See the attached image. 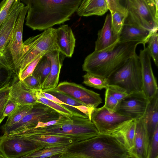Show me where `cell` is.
I'll return each mask as SVG.
<instances>
[{"label": "cell", "mask_w": 158, "mask_h": 158, "mask_svg": "<svg viewBox=\"0 0 158 158\" xmlns=\"http://www.w3.org/2000/svg\"><path fill=\"white\" fill-rule=\"evenodd\" d=\"M62 115L42 103L33 105L31 112L20 121L3 132L4 134L16 133L34 128L38 123L46 122L58 119Z\"/></svg>", "instance_id": "9c48e42d"}, {"label": "cell", "mask_w": 158, "mask_h": 158, "mask_svg": "<svg viewBox=\"0 0 158 158\" xmlns=\"http://www.w3.org/2000/svg\"><path fill=\"white\" fill-rule=\"evenodd\" d=\"M19 105L15 102L9 98L4 109V116L5 117H9L14 112Z\"/></svg>", "instance_id": "b9f144b4"}, {"label": "cell", "mask_w": 158, "mask_h": 158, "mask_svg": "<svg viewBox=\"0 0 158 158\" xmlns=\"http://www.w3.org/2000/svg\"><path fill=\"white\" fill-rule=\"evenodd\" d=\"M25 6L20 11L11 37L2 54L10 68L18 75L23 56V31L25 18L28 10Z\"/></svg>", "instance_id": "ba28073f"}, {"label": "cell", "mask_w": 158, "mask_h": 158, "mask_svg": "<svg viewBox=\"0 0 158 158\" xmlns=\"http://www.w3.org/2000/svg\"><path fill=\"white\" fill-rule=\"evenodd\" d=\"M108 8L110 13L112 30L119 36L127 14L123 0H106Z\"/></svg>", "instance_id": "44dd1931"}, {"label": "cell", "mask_w": 158, "mask_h": 158, "mask_svg": "<svg viewBox=\"0 0 158 158\" xmlns=\"http://www.w3.org/2000/svg\"><path fill=\"white\" fill-rule=\"evenodd\" d=\"M30 134H50L64 135L72 138L73 143L80 142L92 138L100 133L89 118L73 116L65 122L44 127L28 130Z\"/></svg>", "instance_id": "277c9868"}, {"label": "cell", "mask_w": 158, "mask_h": 158, "mask_svg": "<svg viewBox=\"0 0 158 158\" xmlns=\"http://www.w3.org/2000/svg\"><path fill=\"white\" fill-rule=\"evenodd\" d=\"M59 158H90L81 153L67 151L61 154Z\"/></svg>", "instance_id": "7bdbcfd3"}, {"label": "cell", "mask_w": 158, "mask_h": 158, "mask_svg": "<svg viewBox=\"0 0 158 158\" xmlns=\"http://www.w3.org/2000/svg\"><path fill=\"white\" fill-rule=\"evenodd\" d=\"M67 151L83 154L90 158H127L130 152L114 135L99 134L80 142L73 143Z\"/></svg>", "instance_id": "3957f363"}, {"label": "cell", "mask_w": 158, "mask_h": 158, "mask_svg": "<svg viewBox=\"0 0 158 158\" xmlns=\"http://www.w3.org/2000/svg\"><path fill=\"white\" fill-rule=\"evenodd\" d=\"M148 158H158V127L154 132L150 144Z\"/></svg>", "instance_id": "ab89813d"}, {"label": "cell", "mask_w": 158, "mask_h": 158, "mask_svg": "<svg viewBox=\"0 0 158 158\" xmlns=\"http://www.w3.org/2000/svg\"><path fill=\"white\" fill-rule=\"evenodd\" d=\"M149 102L143 93L131 94L120 102L117 111L137 120L143 117Z\"/></svg>", "instance_id": "5bb4252c"}, {"label": "cell", "mask_w": 158, "mask_h": 158, "mask_svg": "<svg viewBox=\"0 0 158 158\" xmlns=\"http://www.w3.org/2000/svg\"><path fill=\"white\" fill-rule=\"evenodd\" d=\"M61 154H58L57 155L52 156L48 158H59L61 156Z\"/></svg>", "instance_id": "f6af8a7d"}, {"label": "cell", "mask_w": 158, "mask_h": 158, "mask_svg": "<svg viewBox=\"0 0 158 158\" xmlns=\"http://www.w3.org/2000/svg\"><path fill=\"white\" fill-rule=\"evenodd\" d=\"M36 90L28 88L19 80L11 86L10 98L19 105H34L39 102L36 97Z\"/></svg>", "instance_id": "ffe728a7"}, {"label": "cell", "mask_w": 158, "mask_h": 158, "mask_svg": "<svg viewBox=\"0 0 158 158\" xmlns=\"http://www.w3.org/2000/svg\"><path fill=\"white\" fill-rule=\"evenodd\" d=\"M154 31L124 24L119 36V40L121 43L139 42L144 46Z\"/></svg>", "instance_id": "603a6c76"}, {"label": "cell", "mask_w": 158, "mask_h": 158, "mask_svg": "<svg viewBox=\"0 0 158 158\" xmlns=\"http://www.w3.org/2000/svg\"><path fill=\"white\" fill-rule=\"evenodd\" d=\"M59 50L56 42V29L44 30L23 42V56L18 77L27 66L39 56Z\"/></svg>", "instance_id": "52a82bcc"}, {"label": "cell", "mask_w": 158, "mask_h": 158, "mask_svg": "<svg viewBox=\"0 0 158 158\" xmlns=\"http://www.w3.org/2000/svg\"><path fill=\"white\" fill-rule=\"evenodd\" d=\"M127 158H135L130 156H129Z\"/></svg>", "instance_id": "c3c4849f"}, {"label": "cell", "mask_w": 158, "mask_h": 158, "mask_svg": "<svg viewBox=\"0 0 158 158\" xmlns=\"http://www.w3.org/2000/svg\"><path fill=\"white\" fill-rule=\"evenodd\" d=\"M123 2L127 10L124 24L157 31V0H125Z\"/></svg>", "instance_id": "5b68a950"}, {"label": "cell", "mask_w": 158, "mask_h": 158, "mask_svg": "<svg viewBox=\"0 0 158 158\" xmlns=\"http://www.w3.org/2000/svg\"><path fill=\"white\" fill-rule=\"evenodd\" d=\"M136 121L132 120L123 124L110 135L116 137L130 152L134 145Z\"/></svg>", "instance_id": "4316f807"}, {"label": "cell", "mask_w": 158, "mask_h": 158, "mask_svg": "<svg viewBox=\"0 0 158 158\" xmlns=\"http://www.w3.org/2000/svg\"><path fill=\"white\" fill-rule=\"evenodd\" d=\"M83 83L88 86L99 90L106 89L109 85L107 78L88 73L83 76Z\"/></svg>", "instance_id": "f546056e"}, {"label": "cell", "mask_w": 158, "mask_h": 158, "mask_svg": "<svg viewBox=\"0 0 158 158\" xmlns=\"http://www.w3.org/2000/svg\"><path fill=\"white\" fill-rule=\"evenodd\" d=\"M36 91V97L39 102L42 103L53 109L60 114L65 116L71 117L73 113L62 105L50 101L44 97L40 93V91Z\"/></svg>", "instance_id": "4dcf8cb0"}, {"label": "cell", "mask_w": 158, "mask_h": 158, "mask_svg": "<svg viewBox=\"0 0 158 158\" xmlns=\"http://www.w3.org/2000/svg\"><path fill=\"white\" fill-rule=\"evenodd\" d=\"M108 10L106 0H82L77 11L81 17L102 16Z\"/></svg>", "instance_id": "484cf974"}, {"label": "cell", "mask_w": 158, "mask_h": 158, "mask_svg": "<svg viewBox=\"0 0 158 158\" xmlns=\"http://www.w3.org/2000/svg\"><path fill=\"white\" fill-rule=\"evenodd\" d=\"M143 47L139 56L141 65L143 92L149 101L158 92V87L152 67L151 57L147 48Z\"/></svg>", "instance_id": "4fadbf2b"}, {"label": "cell", "mask_w": 158, "mask_h": 158, "mask_svg": "<svg viewBox=\"0 0 158 158\" xmlns=\"http://www.w3.org/2000/svg\"><path fill=\"white\" fill-rule=\"evenodd\" d=\"M107 89L110 94L119 102L131 94H129L125 89L116 85H109Z\"/></svg>", "instance_id": "8d00e7d4"}, {"label": "cell", "mask_w": 158, "mask_h": 158, "mask_svg": "<svg viewBox=\"0 0 158 158\" xmlns=\"http://www.w3.org/2000/svg\"><path fill=\"white\" fill-rule=\"evenodd\" d=\"M51 66L49 58L45 55L38 63L32 73V75L38 80L42 87L50 74Z\"/></svg>", "instance_id": "83f0119b"}, {"label": "cell", "mask_w": 158, "mask_h": 158, "mask_svg": "<svg viewBox=\"0 0 158 158\" xmlns=\"http://www.w3.org/2000/svg\"><path fill=\"white\" fill-rule=\"evenodd\" d=\"M10 85H8L0 89V125L5 117L3 115V112L10 98Z\"/></svg>", "instance_id": "e575fe53"}, {"label": "cell", "mask_w": 158, "mask_h": 158, "mask_svg": "<svg viewBox=\"0 0 158 158\" xmlns=\"http://www.w3.org/2000/svg\"><path fill=\"white\" fill-rule=\"evenodd\" d=\"M25 6L19 0H15L9 13L0 28V53L2 54L11 37L19 15Z\"/></svg>", "instance_id": "e0dca14e"}, {"label": "cell", "mask_w": 158, "mask_h": 158, "mask_svg": "<svg viewBox=\"0 0 158 158\" xmlns=\"http://www.w3.org/2000/svg\"><path fill=\"white\" fill-rule=\"evenodd\" d=\"M29 89L36 91L42 90V86L38 80L32 75L22 81Z\"/></svg>", "instance_id": "60d3db41"}, {"label": "cell", "mask_w": 158, "mask_h": 158, "mask_svg": "<svg viewBox=\"0 0 158 158\" xmlns=\"http://www.w3.org/2000/svg\"><path fill=\"white\" fill-rule=\"evenodd\" d=\"M105 96V104L103 106L110 113L117 111L120 102L110 94L107 88L106 89Z\"/></svg>", "instance_id": "d590c367"}, {"label": "cell", "mask_w": 158, "mask_h": 158, "mask_svg": "<svg viewBox=\"0 0 158 158\" xmlns=\"http://www.w3.org/2000/svg\"><path fill=\"white\" fill-rule=\"evenodd\" d=\"M109 85L118 86L129 94L143 93L141 65L136 54L107 78Z\"/></svg>", "instance_id": "8992f818"}, {"label": "cell", "mask_w": 158, "mask_h": 158, "mask_svg": "<svg viewBox=\"0 0 158 158\" xmlns=\"http://www.w3.org/2000/svg\"><path fill=\"white\" fill-rule=\"evenodd\" d=\"M15 0H3L0 3V28L6 19Z\"/></svg>", "instance_id": "74e56055"}, {"label": "cell", "mask_w": 158, "mask_h": 158, "mask_svg": "<svg viewBox=\"0 0 158 158\" xmlns=\"http://www.w3.org/2000/svg\"><path fill=\"white\" fill-rule=\"evenodd\" d=\"M67 151L66 147L43 148L34 152L29 155L33 158H48L55 155L62 154Z\"/></svg>", "instance_id": "d6a6232c"}, {"label": "cell", "mask_w": 158, "mask_h": 158, "mask_svg": "<svg viewBox=\"0 0 158 158\" xmlns=\"http://www.w3.org/2000/svg\"><path fill=\"white\" fill-rule=\"evenodd\" d=\"M0 158H4V157L2 155L0 151Z\"/></svg>", "instance_id": "7dc6e473"}, {"label": "cell", "mask_w": 158, "mask_h": 158, "mask_svg": "<svg viewBox=\"0 0 158 158\" xmlns=\"http://www.w3.org/2000/svg\"><path fill=\"white\" fill-rule=\"evenodd\" d=\"M42 149L23 137L4 134L0 136V151L4 158H18Z\"/></svg>", "instance_id": "30bf717a"}, {"label": "cell", "mask_w": 158, "mask_h": 158, "mask_svg": "<svg viewBox=\"0 0 158 158\" xmlns=\"http://www.w3.org/2000/svg\"><path fill=\"white\" fill-rule=\"evenodd\" d=\"M150 144L158 127V92L149 101L143 117Z\"/></svg>", "instance_id": "d4e9b609"}, {"label": "cell", "mask_w": 158, "mask_h": 158, "mask_svg": "<svg viewBox=\"0 0 158 158\" xmlns=\"http://www.w3.org/2000/svg\"><path fill=\"white\" fill-rule=\"evenodd\" d=\"M53 89L71 97L91 109L102 103L100 94L74 83L61 82Z\"/></svg>", "instance_id": "7c38bea8"}, {"label": "cell", "mask_w": 158, "mask_h": 158, "mask_svg": "<svg viewBox=\"0 0 158 158\" xmlns=\"http://www.w3.org/2000/svg\"><path fill=\"white\" fill-rule=\"evenodd\" d=\"M8 134L24 137L43 148H67L74 142L72 138L64 135L50 134H29L22 132Z\"/></svg>", "instance_id": "9a60e30c"}, {"label": "cell", "mask_w": 158, "mask_h": 158, "mask_svg": "<svg viewBox=\"0 0 158 158\" xmlns=\"http://www.w3.org/2000/svg\"><path fill=\"white\" fill-rule=\"evenodd\" d=\"M44 92L50 94L67 104L64 106L70 111L73 116L89 118L91 120V114L94 109L89 108L79 101L63 93L53 89Z\"/></svg>", "instance_id": "7402d4cb"}, {"label": "cell", "mask_w": 158, "mask_h": 158, "mask_svg": "<svg viewBox=\"0 0 158 158\" xmlns=\"http://www.w3.org/2000/svg\"><path fill=\"white\" fill-rule=\"evenodd\" d=\"M29 158H33L30 157H29Z\"/></svg>", "instance_id": "681fc988"}, {"label": "cell", "mask_w": 158, "mask_h": 158, "mask_svg": "<svg viewBox=\"0 0 158 158\" xmlns=\"http://www.w3.org/2000/svg\"><path fill=\"white\" fill-rule=\"evenodd\" d=\"M147 48L156 67L158 66V39L157 31H154L149 37Z\"/></svg>", "instance_id": "836d02e7"}, {"label": "cell", "mask_w": 158, "mask_h": 158, "mask_svg": "<svg viewBox=\"0 0 158 158\" xmlns=\"http://www.w3.org/2000/svg\"><path fill=\"white\" fill-rule=\"evenodd\" d=\"M45 55L41 54L31 62L18 76L19 80L23 81L26 77L32 75L38 63L42 57Z\"/></svg>", "instance_id": "f35d334b"}, {"label": "cell", "mask_w": 158, "mask_h": 158, "mask_svg": "<svg viewBox=\"0 0 158 158\" xmlns=\"http://www.w3.org/2000/svg\"><path fill=\"white\" fill-rule=\"evenodd\" d=\"M45 55L49 58L51 66L50 74L42 87V91L43 92L54 89L58 85L60 69L66 57L59 50Z\"/></svg>", "instance_id": "ac0fdd59"}, {"label": "cell", "mask_w": 158, "mask_h": 158, "mask_svg": "<svg viewBox=\"0 0 158 158\" xmlns=\"http://www.w3.org/2000/svg\"><path fill=\"white\" fill-rule=\"evenodd\" d=\"M13 73H15L0 53V89L10 85V80Z\"/></svg>", "instance_id": "1f68e13d"}, {"label": "cell", "mask_w": 158, "mask_h": 158, "mask_svg": "<svg viewBox=\"0 0 158 158\" xmlns=\"http://www.w3.org/2000/svg\"><path fill=\"white\" fill-rule=\"evenodd\" d=\"M139 42L121 43L119 40L100 51H94L85 58L84 71L107 78L134 56Z\"/></svg>", "instance_id": "7a4b0ae2"}, {"label": "cell", "mask_w": 158, "mask_h": 158, "mask_svg": "<svg viewBox=\"0 0 158 158\" xmlns=\"http://www.w3.org/2000/svg\"><path fill=\"white\" fill-rule=\"evenodd\" d=\"M40 92L41 94L43 97L50 101L58 103L63 107L67 105V104L63 102L56 97L50 94L42 91V90L40 91Z\"/></svg>", "instance_id": "ee69618b"}, {"label": "cell", "mask_w": 158, "mask_h": 158, "mask_svg": "<svg viewBox=\"0 0 158 158\" xmlns=\"http://www.w3.org/2000/svg\"><path fill=\"white\" fill-rule=\"evenodd\" d=\"M118 40L119 36L115 35L112 30L111 15L108 14L102 28L98 31L94 51L103 50Z\"/></svg>", "instance_id": "cb8c5ba5"}, {"label": "cell", "mask_w": 158, "mask_h": 158, "mask_svg": "<svg viewBox=\"0 0 158 158\" xmlns=\"http://www.w3.org/2000/svg\"><path fill=\"white\" fill-rule=\"evenodd\" d=\"M133 120L116 111L110 113L103 106L94 109L91 120L100 134H111L121 126Z\"/></svg>", "instance_id": "8fae6325"}, {"label": "cell", "mask_w": 158, "mask_h": 158, "mask_svg": "<svg viewBox=\"0 0 158 158\" xmlns=\"http://www.w3.org/2000/svg\"><path fill=\"white\" fill-rule=\"evenodd\" d=\"M56 42L60 52L65 57H72L75 47L76 39L71 28L63 25L56 29Z\"/></svg>", "instance_id": "d6986e66"}, {"label": "cell", "mask_w": 158, "mask_h": 158, "mask_svg": "<svg viewBox=\"0 0 158 158\" xmlns=\"http://www.w3.org/2000/svg\"><path fill=\"white\" fill-rule=\"evenodd\" d=\"M136 121L134 145L131 156L135 158H148L150 143L144 118Z\"/></svg>", "instance_id": "2e32d148"}, {"label": "cell", "mask_w": 158, "mask_h": 158, "mask_svg": "<svg viewBox=\"0 0 158 158\" xmlns=\"http://www.w3.org/2000/svg\"><path fill=\"white\" fill-rule=\"evenodd\" d=\"M33 108L32 105H19L14 112L8 117L6 123L2 126L3 132L20 121L30 114Z\"/></svg>", "instance_id": "f1b7e54d"}, {"label": "cell", "mask_w": 158, "mask_h": 158, "mask_svg": "<svg viewBox=\"0 0 158 158\" xmlns=\"http://www.w3.org/2000/svg\"><path fill=\"white\" fill-rule=\"evenodd\" d=\"M30 154H29L27 155H26L25 156H23L22 157L18 158H29V156Z\"/></svg>", "instance_id": "bcb514c9"}, {"label": "cell", "mask_w": 158, "mask_h": 158, "mask_svg": "<svg viewBox=\"0 0 158 158\" xmlns=\"http://www.w3.org/2000/svg\"><path fill=\"white\" fill-rule=\"evenodd\" d=\"M82 0H22L28 6L26 25L45 30L69 20Z\"/></svg>", "instance_id": "6da1fadb"}]
</instances>
